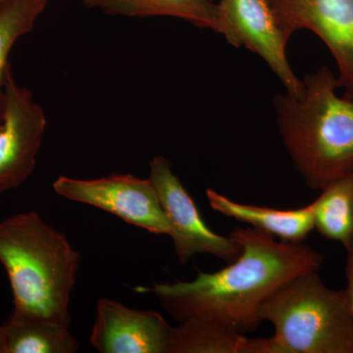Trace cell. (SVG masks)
Masks as SVG:
<instances>
[{
  "label": "cell",
  "mask_w": 353,
  "mask_h": 353,
  "mask_svg": "<svg viewBox=\"0 0 353 353\" xmlns=\"http://www.w3.org/2000/svg\"><path fill=\"white\" fill-rule=\"evenodd\" d=\"M230 236L241 252L226 268L199 271L189 282L158 283L137 290L152 292L178 323L205 316L245 334L261 324L259 309L267 297L292 279L319 270L324 261L310 245L276 241L255 228H236Z\"/></svg>",
  "instance_id": "obj_1"
},
{
  "label": "cell",
  "mask_w": 353,
  "mask_h": 353,
  "mask_svg": "<svg viewBox=\"0 0 353 353\" xmlns=\"http://www.w3.org/2000/svg\"><path fill=\"white\" fill-rule=\"evenodd\" d=\"M299 97H274L279 132L294 168L312 190L353 173V102L336 94L328 67L304 76Z\"/></svg>",
  "instance_id": "obj_2"
},
{
  "label": "cell",
  "mask_w": 353,
  "mask_h": 353,
  "mask_svg": "<svg viewBox=\"0 0 353 353\" xmlns=\"http://www.w3.org/2000/svg\"><path fill=\"white\" fill-rule=\"evenodd\" d=\"M0 263L13 294V310L70 326V301L81 255L67 236L34 211L0 222Z\"/></svg>",
  "instance_id": "obj_3"
},
{
  "label": "cell",
  "mask_w": 353,
  "mask_h": 353,
  "mask_svg": "<svg viewBox=\"0 0 353 353\" xmlns=\"http://www.w3.org/2000/svg\"><path fill=\"white\" fill-rule=\"evenodd\" d=\"M261 321L275 329L257 353H353V314L345 290L330 289L318 271L292 279L267 297Z\"/></svg>",
  "instance_id": "obj_4"
},
{
  "label": "cell",
  "mask_w": 353,
  "mask_h": 353,
  "mask_svg": "<svg viewBox=\"0 0 353 353\" xmlns=\"http://www.w3.org/2000/svg\"><path fill=\"white\" fill-rule=\"evenodd\" d=\"M218 32L236 48L259 55L284 85L285 92L299 97L303 90L287 57L292 34L285 29L271 0H219Z\"/></svg>",
  "instance_id": "obj_5"
},
{
  "label": "cell",
  "mask_w": 353,
  "mask_h": 353,
  "mask_svg": "<svg viewBox=\"0 0 353 353\" xmlns=\"http://www.w3.org/2000/svg\"><path fill=\"white\" fill-rule=\"evenodd\" d=\"M52 188L58 196L101 209L148 233L170 234V223L148 178L131 174L90 180L60 176Z\"/></svg>",
  "instance_id": "obj_6"
},
{
  "label": "cell",
  "mask_w": 353,
  "mask_h": 353,
  "mask_svg": "<svg viewBox=\"0 0 353 353\" xmlns=\"http://www.w3.org/2000/svg\"><path fill=\"white\" fill-rule=\"evenodd\" d=\"M48 119L32 90L16 82L9 65L0 117V194L24 183L37 165Z\"/></svg>",
  "instance_id": "obj_7"
},
{
  "label": "cell",
  "mask_w": 353,
  "mask_h": 353,
  "mask_svg": "<svg viewBox=\"0 0 353 353\" xmlns=\"http://www.w3.org/2000/svg\"><path fill=\"white\" fill-rule=\"evenodd\" d=\"M169 223L172 241L179 263L185 264L196 254H210L225 261H234L241 245L231 238L216 234L202 219L194 199L163 157L150 163V176Z\"/></svg>",
  "instance_id": "obj_8"
},
{
  "label": "cell",
  "mask_w": 353,
  "mask_h": 353,
  "mask_svg": "<svg viewBox=\"0 0 353 353\" xmlns=\"http://www.w3.org/2000/svg\"><path fill=\"white\" fill-rule=\"evenodd\" d=\"M290 34L314 32L331 51L343 97L353 102V0H271Z\"/></svg>",
  "instance_id": "obj_9"
},
{
  "label": "cell",
  "mask_w": 353,
  "mask_h": 353,
  "mask_svg": "<svg viewBox=\"0 0 353 353\" xmlns=\"http://www.w3.org/2000/svg\"><path fill=\"white\" fill-rule=\"evenodd\" d=\"M173 327L157 311L101 299L90 343L101 353H168Z\"/></svg>",
  "instance_id": "obj_10"
},
{
  "label": "cell",
  "mask_w": 353,
  "mask_h": 353,
  "mask_svg": "<svg viewBox=\"0 0 353 353\" xmlns=\"http://www.w3.org/2000/svg\"><path fill=\"white\" fill-rule=\"evenodd\" d=\"M210 208L226 217L250 224L285 243H301L314 229L313 202L294 210L239 203L212 189L206 190Z\"/></svg>",
  "instance_id": "obj_11"
},
{
  "label": "cell",
  "mask_w": 353,
  "mask_h": 353,
  "mask_svg": "<svg viewBox=\"0 0 353 353\" xmlns=\"http://www.w3.org/2000/svg\"><path fill=\"white\" fill-rule=\"evenodd\" d=\"M83 7L128 18L172 17L218 32L215 0H80Z\"/></svg>",
  "instance_id": "obj_12"
},
{
  "label": "cell",
  "mask_w": 353,
  "mask_h": 353,
  "mask_svg": "<svg viewBox=\"0 0 353 353\" xmlns=\"http://www.w3.org/2000/svg\"><path fill=\"white\" fill-rule=\"evenodd\" d=\"M70 326L13 310L3 325L6 353H74L79 341Z\"/></svg>",
  "instance_id": "obj_13"
},
{
  "label": "cell",
  "mask_w": 353,
  "mask_h": 353,
  "mask_svg": "<svg viewBox=\"0 0 353 353\" xmlns=\"http://www.w3.org/2000/svg\"><path fill=\"white\" fill-rule=\"evenodd\" d=\"M250 339L205 316H192L172 330L168 353H248Z\"/></svg>",
  "instance_id": "obj_14"
},
{
  "label": "cell",
  "mask_w": 353,
  "mask_h": 353,
  "mask_svg": "<svg viewBox=\"0 0 353 353\" xmlns=\"http://www.w3.org/2000/svg\"><path fill=\"white\" fill-rule=\"evenodd\" d=\"M312 202L314 229L347 248L353 236V173L329 183Z\"/></svg>",
  "instance_id": "obj_15"
},
{
  "label": "cell",
  "mask_w": 353,
  "mask_h": 353,
  "mask_svg": "<svg viewBox=\"0 0 353 353\" xmlns=\"http://www.w3.org/2000/svg\"><path fill=\"white\" fill-rule=\"evenodd\" d=\"M48 2L50 0H6L0 6V117L10 51L22 37L34 29Z\"/></svg>",
  "instance_id": "obj_16"
},
{
  "label": "cell",
  "mask_w": 353,
  "mask_h": 353,
  "mask_svg": "<svg viewBox=\"0 0 353 353\" xmlns=\"http://www.w3.org/2000/svg\"><path fill=\"white\" fill-rule=\"evenodd\" d=\"M347 263H345V277H347V294L348 301H350V308H352L353 314V236L347 248Z\"/></svg>",
  "instance_id": "obj_17"
},
{
  "label": "cell",
  "mask_w": 353,
  "mask_h": 353,
  "mask_svg": "<svg viewBox=\"0 0 353 353\" xmlns=\"http://www.w3.org/2000/svg\"><path fill=\"white\" fill-rule=\"evenodd\" d=\"M0 353H6V347H4L3 325L0 326Z\"/></svg>",
  "instance_id": "obj_18"
},
{
  "label": "cell",
  "mask_w": 353,
  "mask_h": 353,
  "mask_svg": "<svg viewBox=\"0 0 353 353\" xmlns=\"http://www.w3.org/2000/svg\"><path fill=\"white\" fill-rule=\"evenodd\" d=\"M6 0H0V6H1L2 3H4V2H6Z\"/></svg>",
  "instance_id": "obj_19"
}]
</instances>
